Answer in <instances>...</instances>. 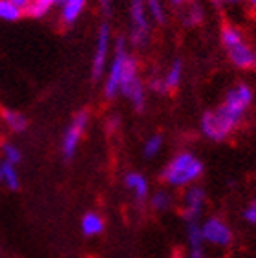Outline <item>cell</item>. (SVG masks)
<instances>
[{
	"mask_svg": "<svg viewBox=\"0 0 256 258\" xmlns=\"http://www.w3.org/2000/svg\"><path fill=\"white\" fill-rule=\"evenodd\" d=\"M203 161L190 150H179L161 170V181L170 189H187L203 176Z\"/></svg>",
	"mask_w": 256,
	"mask_h": 258,
	"instance_id": "1",
	"label": "cell"
},
{
	"mask_svg": "<svg viewBox=\"0 0 256 258\" xmlns=\"http://www.w3.org/2000/svg\"><path fill=\"white\" fill-rule=\"evenodd\" d=\"M220 42L227 59L234 68L243 72L256 70V48L247 40L245 33L234 24H223L220 31Z\"/></svg>",
	"mask_w": 256,
	"mask_h": 258,
	"instance_id": "2",
	"label": "cell"
},
{
	"mask_svg": "<svg viewBox=\"0 0 256 258\" xmlns=\"http://www.w3.org/2000/svg\"><path fill=\"white\" fill-rule=\"evenodd\" d=\"M252 101H254V92H252L251 85L236 83L234 86H231V88L227 90L222 104H218L216 108L238 130L243 124V121H245L247 114H249V108L252 106Z\"/></svg>",
	"mask_w": 256,
	"mask_h": 258,
	"instance_id": "3",
	"label": "cell"
},
{
	"mask_svg": "<svg viewBox=\"0 0 256 258\" xmlns=\"http://www.w3.org/2000/svg\"><path fill=\"white\" fill-rule=\"evenodd\" d=\"M119 95L126 97L136 112H143L147 106V86L139 75V62L134 55H128L126 64H124L121 85H119Z\"/></svg>",
	"mask_w": 256,
	"mask_h": 258,
	"instance_id": "4",
	"label": "cell"
},
{
	"mask_svg": "<svg viewBox=\"0 0 256 258\" xmlns=\"http://www.w3.org/2000/svg\"><path fill=\"white\" fill-rule=\"evenodd\" d=\"M90 124V112L88 110H79L77 114L72 117V121L68 123V126L64 128L62 138H60V154L66 161L74 159L77 150L81 147L86 128Z\"/></svg>",
	"mask_w": 256,
	"mask_h": 258,
	"instance_id": "5",
	"label": "cell"
},
{
	"mask_svg": "<svg viewBox=\"0 0 256 258\" xmlns=\"http://www.w3.org/2000/svg\"><path fill=\"white\" fill-rule=\"evenodd\" d=\"M200 231H202V238L207 247L227 249L234 242V231L220 216H209L203 222H200Z\"/></svg>",
	"mask_w": 256,
	"mask_h": 258,
	"instance_id": "6",
	"label": "cell"
},
{
	"mask_svg": "<svg viewBox=\"0 0 256 258\" xmlns=\"http://www.w3.org/2000/svg\"><path fill=\"white\" fill-rule=\"evenodd\" d=\"M128 55H130V51L126 48V40L123 37H119L117 42H115L113 59L108 66V74H106V79H104V86H103V94L106 99H115L119 95V85H121V77H123Z\"/></svg>",
	"mask_w": 256,
	"mask_h": 258,
	"instance_id": "7",
	"label": "cell"
},
{
	"mask_svg": "<svg viewBox=\"0 0 256 258\" xmlns=\"http://www.w3.org/2000/svg\"><path fill=\"white\" fill-rule=\"evenodd\" d=\"M200 130L209 141H216V143L227 141L236 132V128L227 121V117L218 108H211L203 112L202 119H200Z\"/></svg>",
	"mask_w": 256,
	"mask_h": 258,
	"instance_id": "8",
	"label": "cell"
},
{
	"mask_svg": "<svg viewBox=\"0 0 256 258\" xmlns=\"http://www.w3.org/2000/svg\"><path fill=\"white\" fill-rule=\"evenodd\" d=\"M130 42L136 48H145L150 39V19H148L145 0H130Z\"/></svg>",
	"mask_w": 256,
	"mask_h": 258,
	"instance_id": "9",
	"label": "cell"
},
{
	"mask_svg": "<svg viewBox=\"0 0 256 258\" xmlns=\"http://www.w3.org/2000/svg\"><path fill=\"white\" fill-rule=\"evenodd\" d=\"M207 205V192L200 185H190L183 189L181 196V216L185 224L188 222H200L203 211Z\"/></svg>",
	"mask_w": 256,
	"mask_h": 258,
	"instance_id": "10",
	"label": "cell"
},
{
	"mask_svg": "<svg viewBox=\"0 0 256 258\" xmlns=\"http://www.w3.org/2000/svg\"><path fill=\"white\" fill-rule=\"evenodd\" d=\"M110 42H112V33H110V26L104 22L99 28L97 42H95V51L92 57V79L99 81L106 72L110 57Z\"/></svg>",
	"mask_w": 256,
	"mask_h": 258,
	"instance_id": "11",
	"label": "cell"
},
{
	"mask_svg": "<svg viewBox=\"0 0 256 258\" xmlns=\"http://www.w3.org/2000/svg\"><path fill=\"white\" fill-rule=\"evenodd\" d=\"M124 189L132 194V198L136 200V204L143 205L148 202V196H150V181L145 174L138 172V170H130V172L124 174L123 178Z\"/></svg>",
	"mask_w": 256,
	"mask_h": 258,
	"instance_id": "12",
	"label": "cell"
},
{
	"mask_svg": "<svg viewBox=\"0 0 256 258\" xmlns=\"http://www.w3.org/2000/svg\"><path fill=\"white\" fill-rule=\"evenodd\" d=\"M185 236H187V258H209L207 245L202 238L200 222L185 224Z\"/></svg>",
	"mask_w": 256,
	"mask_h": 258,
	"instance_id": "13",
	"label": "cell"
},
{
	"mask_svg": "<svg viewBox=\"0 0 256 258\" xmlns=\"http://www.w3.org/2000/svg\"><path fill=\"white\" fill-rule=\"evenodd\" d=\"M79 227H81V233L86 238H95V236H101L104 233L106 222H104L103 214H99L97 211H88V213H84L81 216Z\"/></svg>",
	"mask_w": 256,
	"mask_h": 258,
	"instance_id": "14",
	"label": "cell"
},
{
	"mask_svg": "<svg viewBox=\"0 0 256 258\" xmlns=\"http://www.w3.org/2000/svg\"><path fill=\"white\" fill-rule=\"evenodd\" d=\"M159 77H161L163 94L168 95V94H172V92H176L183 81V60L174 59L172 62H170V66L167 68V72L163 75H159Z\"/></svg>",
	"mask_w": 256,
	"mask_h": 258,
	"instance_id": "15",
	"label": "cell"
},
{
	"mask_svg": "<svg viewBox=\"0 0 256 258\" xmlns=\"http://www.w3.org/2000/svg\"><path fill=\"white\" fill-rule=\"evenodd\" d=\"M0 117H2V123L6 124V128L11 130L13 134H24L30 126L28 117L15 108H2L0 110Z\"/></svg>",
	"mask_w": 256,
	"mask_h": 258,
	"instance_id": "16",
	"label": "cell"
},
{
	"mask_svg": "<svg viewBox=\"0 0 256 258\" xmlns=\"http://www.w3.org/2000/svg\"><path fill=\"white\" fill-rule=\"evenodd\" d=\"M88 0H59L60 4V20L64 24H74L81 17V13L86 8Z\"/></svg>",
	"mask_w": 256,
	"mask_h": 258,
	"instance_id": "17",
	"label": "cell"
},
{
	"mask_svg": "<svg viewBox=\"0 0 256 258\" xmlns=\"http://www.w3.org/2000/svg\"><path fill=\"white\" fill-rule=\"evenodd\" d=\"M0 187L11 190V192L20 189V174L15 165L0 161Z\"/></svg>",
	"mask_w": 256,
	"mask_h": 258,
	"instance_id": "18",
	"label": "cell"
},
{
	"mask_svg": "<svg viewBox=\"0 0 256 258\" xmlns=\"http://www.w3.org/2000/svg\"><path fill=\"white\" fill-rule=\"evenodd\" d=\"M148 205L156 213H167L174 205V196L168 189H158L150 192L148 196Z\"/></svg>",
	"mask_w": 256,
	"mask_h": 258,
	"instance_id": "19",
	"label": "cell"
},
{
	"mask_svg": "<svg viewBox=\"0 0 256 258\" xmlns=\"http://www.w3.org/2000/svg\"><path fill=\"white\" fill-rule=\"evenodd\" d=\"M0 156H2L0 161L11 163V165H15V167H19L20 161H22V150H20L15 143H11V141L0 143Z\"/></svg>",
	"mask_w": 256,
	"mask_h": 258,
	"instance_id": "20",
	"label": "cell"
},
{
	"mask_svg": "<svg viewBox=\"0 0 256 258\" xmlns=\"http://www.w3.org/2000/svg\"><path fill=\"white\" fill-rule=\"evenodd\" d=\"M145 8H147L148 19L154 20L156 24L163 26L167 22V11H165L163 0H145Z\"/></svg>",
	"mask_w": 256,
	"mask_h": 258,
	"instance_id": "21",
	"label": "cell"
},
{
	"mask_svg": "<svg viewBox=\"0 0 256 258\" xmlns=\"http://www.w3.org/2000/svg\"><path fill=\"white\" fill-rule=\"evenodd\" d=\"M205 20V11H203L202 4L198 2H192L188 6V10L185 11V17H183V24L188 26V28H196Z\"/></svg>",
	"mask_w": 256,
	"mask_h": 258,
	"instance_id": "22",
	"label": "cell"
},
{
	"mask_svg": "<svg viewBox=\"0 0 256 258\" xmlns=\"http://www.w3.org/2000/svg\"><path fill=\"white\" fill-rule=\"evenodd\" d=\"M55 4H59V0H31V4L26 10V15L33 17V19L44 17Z\"/></svg>",
	"mask_w": 256,
	"mask_h": 258,
	"instance_id": "23",
	"label": "cell"
},
{
	"mask_svg": "<svg viewBox=\"0 0 256 258\" xmlns=\"http://www.w3.org/2000/svg\"><path fill=\"white\" fill-rule=\"evenodd\" d=\"M163 145H165V141H163L161 134H152L150 138H147V141L143 143L145 158L152 159V158H156V156H159L163 150Z\"/></svg>",
	"mask_w": 256,
	"mask_h": 258,
	"instance_id": "24",
	"label": "cell"
},
{
	"mask_svg": "<svg viewBox=\"0 0 256 258\" xmlns=\"http://www.w3.org/2000/svg\"><path fill=\"white\" fill-rule=\"evenodd\" d=\"M22 15H24V11L20 10V8H17L13 2H10V0H0V20L17 22Z\"/></svg>",
	"mask_w": 256,
	"mask_h": 258,
	"instance_id": "25",
	"label": "cell"
},
{
	"mask_svg": "<svg viewBox=\"0 0 256 258\" xmlns=\"http://www.w3.org/2000/svg\"><path fill=\"white\" fill-rule=\"evenodd\" d=\"M241 218L249 225H256V198H252L241 211Z\"/></svg>",
	"mask_w": 256,
	"mask_h": 258,
	"instance_id": "26",
	"label": "cell"
},
{
	"mask_svg": "<svg viewBox=\"0 0 256 258\" xmlns=\"http://www.w3.org/2000/svg\"><path fill=\"white\" fill-rule=\"evenodd\" d=\"M10 2H13V4H15L17 8H20L22 11L28 10V6L31 4V0H10Z\"/></svg>",
	"mask_w": 256,
	"mask_h": 258,
	"instance_id": "27",
	"label": "cell"
},
{
	"mask_svg": "<svg viewBox=\"0 0 256 258\" xmlns=\"http://www.w3.org/2000/svg\"><path fill=\"white\" fill-rule=\"evenodd\" d=\"M216 6H234V4H240L243 0H212Z\"/></svg>",
	"mask_w": 256,
	"mask_h": 258,
	"instance_id": "28",
	"label": "cell"
},
{
	"mask_svg": "<svg viewBox=\"0 0 256 258\" xmlns=\"http://www.w3.org/2000/svg\"><path fill=\"white\" fill-rule=\"evenodd\" d=\"M99 4H101V8H103V11L108 15L110 10H112V0H99Z\"/></svg>",
	"mask_w": 256,
	"mask_h": 258,
	"instance_id": "29",
	"label": "cell"
},
{
	"mask_svg": "<svg viewBox=\"0 0 256 258\" xmlns=\"http://www.w3.org/2000/svg\"><path fill=\"white\" fill-rule=\"evenodd\" d=\"M117 126H119V117H117V115L110 117V119H108V128L112 130V128H117Z\"/></svg>",
	"mask_w": 256,
	"mask_h": 258,
	"instance_id": "30",
	"label": "cell"
},
{
	"mask_svg": "<svg viewBox=\"0 0 256 258\" xmlns=\"http://www.w3.org/2000/svg\"><path fill=\"white\" fill-rule=\"evenodd\" d=\"M187 2H188V0H168V4L172 6V8H183Z\"/></svg>",
	"mask_w": 256,
	"mask_h": 258,
	"instance_id": "31",
	"label": "cell"
},
{
	"mask_svg": "<svg viewBox=\"0 0 256 258\" xmlns=\"http://www.w3.org/2000/svg\"><path fill=\"white\" fill-rule=\"evenodd\" d=\"M243 2H247V6L251 8V11L256 15V0H243Z\"/></svg>",
	"mask_w": 256,
	"mask_h": 258,
	"instance_id": "32",
	"label": "cell"
},
{
	"mask_svg": "<svg viewBox=\"0 0 256 258\" xmlns=\"http://www.w3.org/2000/svg\"><path fill=\"white\" fill-rule=\"evenodd\" d=\"M192 2H196V0H192Z\"/></svg>",
	"mask_w": 256,
	"mask_h": 258,
	"instance_id": "33",
	"label": "cell"
}]
</instances>
